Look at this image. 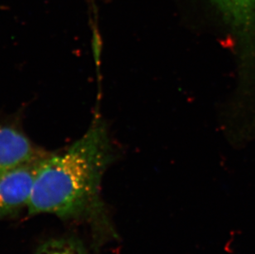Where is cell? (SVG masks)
I'll return each instance as SVG.
<instances>
[{"mask_svg": "<svg viewBox=\"0 0 255 254\" xmlns=\"http://www.w3.org/2000/svg\"><path fill=\"white\" fill-rule=\"evenodd\" d=\"M114 155L108 127L96 118L65 151L48 153L42 159L29 212L68 216L86 210L96 199L102 177Z\"/></svg>", "mask_w": 255, "mask_h": 254, "instance_id": "1", "label": "cell"}, {"mask_svg": "<svg viewBox=\"0 0 255 254\" xmlns=\"http://www.w3.org/2000/svg\"><path fill=\"white\" fill-rule=\"evenodd\" d=\"M45 157L0 173V217L28 206L36 174Z\"/></svg>", "mask_w": 255, "mask_h": 254, "instance_id": "2", "label": "cell"}, {"mask_svg": "<svg viewBox=\"0 0 255 254\" xmlns=\"http://www.w3.org/2000/svg\"><path fill=\"white\" fill-rule=\"evenodd\" d=\"M48 153L36 146L18 127L0 122V173Z\"/></svg>", "mask_w": 255, "mask_h": 254, "instance_id": "3", "label": "cell"}, {"mask_svg": "<svg viewBox=\"0 0 255 254\" xmlns=\"http://www.w3.org/2000/svg\"><path fill=\"white\" fill-rule=\"evenodd\" d=\"M238 36L243 55H255V0H212Z\"/></svg>", "mask_w": 255, "mask_h": 254, "instance_id": "4", "label": "cell"}, {"mask_svg": "<svg viewBox=\"0 0 255 254\" xmlns=\"http://www.w3.org/2000/svg\"><path fill=\"white\" fill-rule=\"evenodd\" d=\"M37 254H82L80 250L72 245H47Z\"/></svg>", "mask_w": 255, "mask_h": 254, "instance_id": "5", "label": "cell"}]
</instances>
